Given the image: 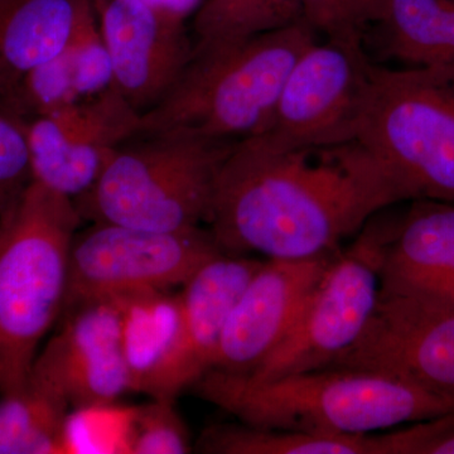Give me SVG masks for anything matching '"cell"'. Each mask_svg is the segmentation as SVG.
<instances>
[{
  "mask_svg": "<svg viewBox=\"0 0 454 454\" xmlns=\"http://www.w3.org/2000/svg\"><path fill=\"white\" fill-rule=\"evenodd\" d=\"M122 316V351L130 391L148 394L175 348L181 322L178 294L138 293L118 298Z\"/></svg>",
  "mask_w": 454,
  "mask_h": 454,
  "instance_id": "20",
  "label": "cell"
},
{
  "mask_svg": "<svg viewBox=\"0 0 454 454\" xmlns=\"http://www.w3.org/2000/svg\"><path fill=\"white\" fill-rule=\"evenodd\" d=\"M339 252L310 259L264 260L227 317L211 370L253 372L289 333L317 280Z\"/></svg>",
  "mask_w": 454,
  "mask_h": 454,
  "instance_id": "14",
  "label": "cell"
},
{
  "mask_svg": "<svg viewBox=\"0 0 454 454\" xmlns=\"http://www.w3.org/2000/svg\"><path fill=\"white\" fill-rule=\"evenodd\" d=\"M256 428L367 434L454 411V402L387 373L322 369L271 380L210 370L190 387Z\"/></svg>",
  "mask_w": 454,
  "mask_h": 454,
  "instance_id": "2",
  "label": "cell"
},
{
  "mask_svg": "<svg viewBox=\"0 0 454 454\" xmlns=\"http://www.w3.org/2000/svg\"><path fill=\"white\" fill-rule=\"evenodd\" d=\"M62 315L61 330L37 355L29 375L46 382L77 411L112 405L130 391L121 301H88Z\"/></svg>",
  "mask_w": 454,
  "mask_h": 454,
  "instance_id": "13",
  "label": "cell"
},
{
  "mask_svg": "<svg viewBox=\"0 0 454 454\" xmlns=\"http://www.w3.org/2000/svg\"><path fill=\"white\" fill-rule=\"evenodd\" d=\"M169 400L134 409L131 413L128 453L184 454L191 452L190 435Z\"/></svg>",
  "mask_w": 454,
  "mask_h": 454,
  "instance_id": "24",
  "label": "cell"
},
{
  "mask_svg": "<svg viewBox=\"0 0 454 454\" xmlns=\"http://www.w3.org/2000/svg\"><path fill=\"white\" fill-rule=\"evenodd\" d=\"M83 3L0 0V103L14 110L26 77L64 52Z\"/></svg>",
  "mask_w": 454,
  "mask_h": 454,
  "instance_id": "17",
  "label": "cell"
},
{
  "mask_svg": "<svg viewBox=\"0 0 454 454\" xmlns=\"http://www.w3.org/2000/svg\"><path fill=\"white\" fill-rule=\"evenodd\" d=\"M327 369L387 373L454 402V309L380 292L360 339Z\"/></svg>",
  "mask_w": 454,
  "mask_h": 454,
  "instance_id": "12",
  "label": "cell"
},
{
  "mask_svg": "<svg viewBox=\"0 0 454 454\" xmlns=\"http://www.w3.org/2000/svg\"><path fill=\"white\" fill-rule=\"evenodd\" d=\"M235 143L139 134L119 145L94 187L74 200L82 219L184 231L206 223L221 167Z\"/></svg>",
  "mask_w": 454,
  "mask_h": 454,
  "instance_id": "5",
  "label": "cell"
},
{
  "mask_svg": "<svg viewBox=\"0 0 454 454\" xmlns=\"http://www.w3.org/2000/svg\"><path fill=\"white\" fill-rule=\"evenodd\" d=\"M389 0H301V20L325 38H364Z\"/></svg>",
  "mask_w": 454,
  "mask_h": 454,
  "instance_id": "25",
  "label": "cell"
},
{
  "mask_svg": "<svg viewBox=\"0 0 454 454\" xmlns=\"http://www.w3.org/2000/svg\"><path fill=\"white\" fill-rule=\"evenodd\" d=\"M223 253L201 227L162 232L94 223L74 236L62 313L88 301L182 286Z\"/></svg>",
  "mask_w": 454,
  "mask_h": 454,
  "instance_id": "8",
  "label": "cell"
},
{
  "mask_svg": "<svg viewBox=\"0 0 454 454\" xmlns=\"http://www.w3.org/2000/svg\"><path fill=\"white\" fill-rule=\"evenodd\" d=\"M199 450L219 454H399V439L396 430L330 435L223 424L203 432Z\"/></svg>",
  "mask_w": 454,
  "mask_h": 454,
  "instance_id": "19",
  "label": "cell"
},
{
  "mask_svg": "<svg viewBox=\"0 0 454 454\" xmlns=\"http://www.w3.org/2000/svg\"><path fill=\"white\" fill-rule=\"evenodd\" d=\"M113 86L140 115L173 88L193 55L184 12L148 0H92Z\"/></svg>",
  "mask_w": 454,
  "mask_h": 454,
  "instance_id": "11",
  "label": "cell"
},
{
  "mask_svg": "<svg viewBox=\"0 0 454 454\" xmlns=\"http://www.w3.org/2000/svg\"><path fill=\"white\" fill-rule=\"evenodd\" d=\"M394 225L373 217L331 260L276 349L247 378L271 380L327 369L360 339L379 301L380 267Z\"/></svg>",
  "mask_w": 454,
  "mask_h": 454,
  "instance_id": "7",
  "label": "cell"
},
{
  "mask_svg": "<svg viewBox=\"0 0 454 454\" xmlns=\"http://www.w3.org/2000/svg\"><path fill=\"white\" fill-rule=\"evenodd\" d=\"M0 220H2V211H0Z\"/></svg>",
  "mask_w": 454,
  "mask_h": 454,
  "instance_id": "27",
  "label": "cell"
},
{
  "mask_svg": "<svg viewBox=\"0 0 454 454\" xmlns=\"http://www.w3.org/2000/svg\"><path fill=\"white\" fill-rule=\"evenodd\" d=\"M82 215L70 197L29 182L0 220V394L26 384L64 310Z\"/></svg>",
  "mask_w": 454,
  "mask_h": 454,
  "instance_id": "4",
  "label": "cell"
},
{
  "mask_svg": "<svg viewBox=\"0 0 454 454\" xmlns=\"http://www.w3.org/2000/svg\"><path fill=\"white\" fill-rule=\"evenodd\" d=\"M355 140L408 200L454 203V66L372 65Z\"/></svg>",
  "mask_w": 454,
  "mask_h": 454,
  "instance_id": "6",
  "label": "cell"
},
{
  "mask_svg": "<svg viewBox=\"0 0 454 454\" xmlns=\"http://www.w3.org/2000/svg\"><path fill=\"white\" fill-rule=\"evenodd\" d=\"M140 114L112 86L28 121L33 181L74 200L89 192L113 152L138 131Z\"/></svg>",
  "mask_w": 454,
  "mask_h": 454,
  "instance_id": "10",
  "label": "cell"
},
{
  "mask_svg": "<svg viewBox=\"0 0 454 454\" xmlns=\"http://www.w3.org/2000/svg\"><path fill=\"white\" fill-rule=\"evenodd\" d=\"M262 262L223 253L182 286L177 340L146 395L175 402L182 391L210 372L227 317Z\"/></svg>",
  "mask_w": 454,
  "mask_h": 454,
  "instance_id": "15",
  "label": "cell"
},
{
  "mask_svg": "<svg viewBox=\"0 0 454 454\" xmlns=\"http://www.w3.org/2000/svg\"><path fill=\"white\" fill-rule=\"evenodd\" d=\"M372 28L385 59L409 67L454 66V0H389Z\"/></svg>",
  "mask_w": 454,
  "mask_h": 454,
  "instance_id": "18",
  "label": "cell"
},
{
  "mask_svg": "<svg viewBox=\"0 0 454 454\" xmlns=\"http://www.w3.org/2000/svg\"><path fill=\"white\" fill-rule=\"evenodd\" d=\"M317 42L303 20L193 51L177 82L140 115L139 134H184L236 143L262 133L293 66Z\"/></svg>",
  "mask_w": 454,
  "mask_h": 454,
  "instance_id": "3",
  "label": "cell"
},
{
  "mask_svg": "<svg viewBox=\"0 0 454 454\" xmlns=\"http://www.w3.org/2000/svg\"><path fill=\"white\" fill-rule=\"evenodd\" d=\"M70 408L61 394L29 375L20 390L0 399V454L66 452Z\"/></svg>",
  "mask_w": 454,
  "mask_h": 454,
  "instance_id": "21",
  "label": "cell"
},
{
  "mask_svg": "<svg viewBox=\"0 0 454 454\" xmlns=\"http://www.w3.org/2000/svg\"><path fill=\"white\" fill-rule=\"evenodd\" d=\"M301 20V0H203L192 20L193 51L244 40Z\"/></svg>",
  "mask_w": 454,
  "mask_h": 454,
  "instance_id": "22",
  "label": "cell"
},
{
  "mask_svg": "<svg viewBox=\"0 0 454 454\" xmlns=\"http://www.w3.org/2000/svg\"><path fill=\"white\" fill-rule=\"evenodd\" d=\"M404 201L363 145L286 149L236 142L217 177L206 223L223 252L310 259L339 252L375 215Z\"/></svg>",
  "mask_w": 454,
  "mask_h": 454,
  "instance_id": "1",
  "label": "cell"
},
{
  "mask_svg": "<svg viewBox=\"0 0 454 454\" xmlns=\"http://www.w3.org/2000/svg\"><path fill=\"white\" fill-rule=\"evenodd\" d=\"M64 56L79 100L112 88V62L92 0L83 3Z\"/></svg>",
  "mask_w": 454,
  "mask_h": 454,
  "instance_id": "23",
  "label": "cell"
},
{
  "mask_svg": "<svg viewBox=\"0 0 454 454\" xmlns=\"http://www.w3.org/2000/svg\"><path fill=\"white\" fill-rule=\"evenodd\" d=\"M32 181L28 121L0 103V211L16 201Z\"/></svg>",
  "mask_w": 454,
  "mask_h": 454,
  "instance_id": "26",
  "label": "cell"
},
{
  "mask_svg": "<svg viewBox=\"0 0 454 454\" xmlns=\"http://www.w3.org/2000/svg\"><path fill=\"white\" fill-rule=\"evenodd\" d=\"M363 42L325 38L304 51L256 136L286 149L354 142L373 65Z\"/></svg>",
  "mask_w": 454,
  "mask_h": 454,
  "instance_id": "9",
  "label": "cell"
},
{
  "mask_svg": "<svg viewBox=\"0 0 454 454\" xmlns=\"http://www.w3.org/2000/svg\"><path fill=\"white\" fill-rule=\"evenodd\" d=\"M380 292L454 309V203L414 200L385 247Z\"/></svg>",
  "mask_w": 454,
  "mask_h": 454,
  "instance_id": "16",
  "label": "cell"
}]
</instances>
